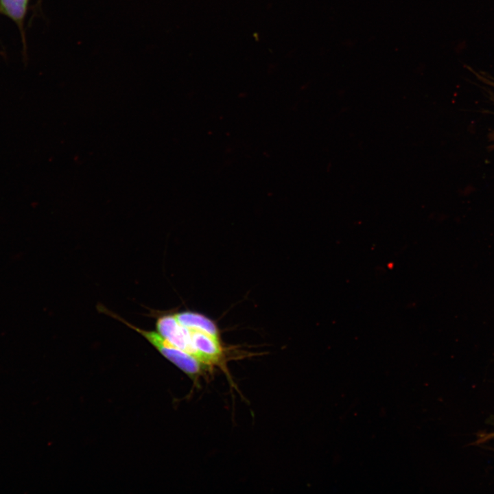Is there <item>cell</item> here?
<instances>
[{
  "label": "cell",
  "instance_id": "6da1fadb",
  "mask_svg": "<svg viewBox=\"0 0 494 494\" xmlns=\"http://www.w3.org/2000/svg\"><path fill=\"white\" fill-rule=\"evenodd\" d=\"M121 321L126 324L130 328L141 333L150 344H152L165 357L183 370L189 377L193 379L198 377L206 367L195 357L176 346L170 344L158 332L146 331L137 327L123 318L116 316Z\"/></svg>",
  "mask_w": 494,
  "mask_h": 494
},
{
  "label": "cell",
  "instance_id": "7a4b0ae2",
  "mask_svg": "<svg viewBox=\"0 0 494 494\" xmlns=\"http://www.w3.org/2000/svg\"><path fill=\"white\" fill-rule=\"evenodd\" d=\"M156 327L157 332L170 344L189 353L200 362L187 327L178 322L174 314L158 317Z\"/></svg>",
  "mask_w": 494,
  "mask_h": 494
},
{
  "label": "cell",
  "instance_id": "3957f363",
  "mask_svg": "<svg viewBox=\"0 0 494 494\" xmlns=\"http://www.w3.org/2000/svg\"><path fill=\"white\" fill-rule=\"evenodd\" d=\"M178 322L187 327L205 329L213 334H219L215 323L204 316L192 311H183L174 314Z\"/></svg>",
  "mask_w": 494,
  "mask_h": 494
},
{
  "label": "cell",
  "instance_id": "277c9868",
  "mask_svg": "<svg viewBox=\"0 0 494 494\" xmlns=\"http://www.w3.org/2000/svg\"><path fill=\"white\" fill-rule=\"evenodd\" d=\"M29 0H0L1 12L14 21L21 23L25 16Z\"/></svg>",
  "mask_w": 494,
  "mask_h": 494
}]
</instances>
